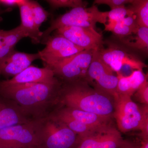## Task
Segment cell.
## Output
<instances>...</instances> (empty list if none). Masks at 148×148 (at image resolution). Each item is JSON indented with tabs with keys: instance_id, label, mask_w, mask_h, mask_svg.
I'll list each match as a JSON object with an SVG mask.
<instances>
[{
	"instance_id": "6da1fadb",
	"label": "cell",
	"mask_w": 148,
	"mask_h": 148,
	"mask_svg": "<svg viewBox=\"0 0 148 148\" xmlns=\"http://www.w3.org/2000/svg\"><path fill=\"white\" fill-rule=\"evenodd\" d=\"M62 82L51 83L0 84V95L14 101L29 118L42 119L60 107Z\"/></svg>"
},
{
	"instance_id": "7a4b0ae2",
	"label": "cell",
	"mask_w": 148,
	"mask_h": 148,
	"mask_svg": "<svg viewBox=\"0 0 148 148\" xmlns=\"http://www.w3.org/2000/svg\"><path fill=\"white\" fill-rule=\"evenodd\" d=\"M59 93L60 106L69 107L112 119L113 96L90 86L85 80L62 82Z\"/></svg>"
},
{
	"instance_id": "3957f363",
	"label": "cell",
	"mask_w": 148,
	"mask_h": 148,
	"mask_svg": "<svg viewBox=\"0 0 148 148\" xmlns=\"http://www.w3.org/2000/svg\"><path fill=\"white\" fill-rule=\"evenodd\" d=\"M108 11H100L95 5L88 8L79 7L72 8L51 21L49 27L42 32L41 41L61 27L74 26L95 29L97 23L105 25L108 21Z\"/></svg>"
},
{
	"instance_id": "277c9868",
	"label": "cell",
	"mask_w": 148,
	"mask_h": 148,
	"mask_svg": "<svg viewBox=\"0 0 148 148\" xmlns=\"http://www.w3.org/2000/svg\"><path fill=\"white\" fill-rule=\"evenodd\" d=\"M43 119L0 130V148H38Z\"/></svg>"
},
{
	"instance_id": "5b68a950",
	"label": "cell",
	"mask_w": 148,
	"mask_h": 148,
	"mask_svg": "<svg viewBox=\"0 0 148 148\" xmlns=\"http://www.w3.org/2000/svg\"><path fill=\"white\" fill-rule=\"evenodd\" d=\"M78 136L66 125L52 117L43 119L38 148H75Z\"/></svg>"
},
{
	"instance_id": "8992f818",
	"label": "cell",
	"mask_w": 148,
	"mask_h": 148,
	"mask_svg": "<svg viewBox=\"0 0 148 148\" xmlns=\"http://www.w3.org/2000/svg\"><path fill=\"white\" fill-rule=\"evenodd\" d=\"M95 51L84 50L48 67L62 82L85 80Z\"/></svg>"
},
{
	"instance_id": "52a82bcc",
	"label": "cell",
	"mask_w": 148,
	"mask_h": 148,
	"mask_svg": "<svg viewBox=\"0 0 148 148\" xmlns=\"http://www.w3.org/2000/svg\"><path fill=\"white\" fill-rule=\"evenodd\" d=\"M106 44L107 47L103 46L97 52L103 62L114 72H120L124 66L134 70H143L147 67L136 54L120 42H109Z\"/></svg>"
},
{
	"instance_id": "ba28073f",
	"label": "cell",
	"mask_w": 148,
	"mask_h": 148,
	"mask_svg": "<svg viewBox=\"0 0 148 148\" xmlns=\"http://www.w3.org/2000/svg\"><path fill=\"white\" fill-rule=\"evenodd\" d=\"M113 117L120 132L125 133L140 130L142 124L141 106L133 102L132 97L127 95H115Z\"/></svg>"
},
{
	"instance_id": "9c48e42d",
	"label": "cell",
	"mask_w": 148,
	"mask_h": 148,
	"mask_svg": "<svg viewBox=\"0 0 148 148\" xmlns=\"http://www.w3.org/2000/svg\"><path fill=\"white\" fill-rule=\"evenodd\" d=\"M45 48L38 52L44 67L48 68L84 50L61 35L49 36L41 42Z\"/></svg>"
},
{
	"instance_id": "30bf717a",
	"label": "cell",
	"mask_w": 148,
	"mask_h": 148,
	"mask_svg": "<svg viewBox=\"0 0 148 148\" xmlns=\"http://www.w3.org/2000/svg\"><path fill=\"white\" fill-rule=\"evenodd\" d=\"M86 81L93 87L114 97L116 95L117 77L114 72L98 55L95 51L88 68Z\"/></svg>"
},
{
	"instance_id": "8fae6325",
	"label": "cell",
	"mask_w": 148,
	"mask_h": 148,
	"mask_svg": "<svg viewBox=\"0 0 148 148\" xmlns=\"http://www.w3.org/2000/svg\"><path fill=\"white\" fill-rule=\"evenodd\" d=\"M55 34L63 36L84 50L98 51L104 46L103 35L90 27H64L56 30Z\"/></svg>"
},
{
	"instance_id": "7c38bea8",
	"label": "cell",
	"mask_w": 148,
	"mask_h": 148,
	"mask_svg": "<svg viewBox=\"0 0 148 148\" xmlns=\"http://www.w3.org/2000/svg\"><path fill=\"white\" fill-rule=\"evenodd\" d=\"M123 140L120 132L113 126L84 137H78L75 148H116Z\"/></svg>"
},
{
	"instance_id": "4fadbf2b",
	"label": "cell",
	"mask_w": 148,
	"mask_h": 148,
	"mask_svg": "<svg viewBox=\"0 0 148 148\" xmlns=\"http://www.w3.org/2000/svg\"><path fill=\"white\" fill-rule=\"evenodd\" d=\"M38 59L40 57L38 53H26L14 49L0 63V77H13Z\"/></svg>"
},
{
	"instance_id": "5bb4252c",
	"label": "cell",
	"mask_w": 148,
	"mask_h": 148,
	"mask_svg": "<svg viewBox=\"0 0 148 148\" xmlns=\"http://www.w3.org/2000/svg\"><path fill=\"white\" fill-rule=\"evenodd\" d=\"M60 80L49 68H41L31 65L23 71L10 79L0 80L3 85L27 83H51Z\"/></svg>"
},
{
	"instance_id": "9a60e30c",
	"label": "cell",
	"mask_w": 148,
	"mask_h": 148,
	"mask_svg": "<svg viewBox=\"0 0 148 148\" xmlns=\"http://www.w3.org/2000/svg\"><path fill=\"white\" fill-rule=\"evenodd\" d=\"M51 114L67 117L99 130H106L114 126L111 119L64 106L59 107Z\"/></svg>"
},
{
	"instance_id": "2e32d148",
	"label": "cell",
	"mask_w": 148,
	"mask_h": 148,
	"mask_svg": "<svg viewBox=\"0 0 148 148\" xmlns=\"http://www.w3.org/2000/svg\"><path fill=\"white\" fill-rule=\"evenodd\" d=\"M32 120L14 101L0 95V130Z\"/></svg>"
},
{
	"instance_id": "e0dca14e",
	"label": "cell",
	"mask_w": 148,
	"mask_h": 148,
	"mask_svg": "<svg viewBox=\"0 0 148 148\" xmlns=\"http://www.w3.org/2000/svg\"><path fill=\"white\" fill-rule=\"evenodd\" d=\"M118 82L116 94L132 97L147 78L148 75L143 70H135L129 75L124 76L121 72L116 73Z\"/></svg>"
},
{
	"instance_id": "ac0fdd59",
	"label": "cell",
	"mask_w": 148,
	"mask_h": 148,
	"mask_svg": "<svg viewBox=\"0 0 148 148\" xmlns=\"http://www.w3.org/2000/svg\"><path fill=\"white\" fill-rule=\"evenodd\" d=\"M18 7L20 12L21 28L26 32L27 37L31 39L33 43H40L42 32L37 28L35 24L32 11L27 4V0H23Z\"/></svg>"
},
{
	"instance_id": "d6986e66",
	"label": "cell",
	"mask_w": 148,
	"mask_h": 148,
	"mask_svg": "<svg viewBox=\"0 0 148 148\" xmlns=\"http://www.w3.org/2000/svg\"><path fill=\"white\" fill-rule=\"evenodd\" d=\"M26 37L27 34L20 25L9 31L0 29V63L14 50L20 40Z\"/></svg>"
},
{
	"instance_id": "ffe728a7",
	"label": "cell",
	"mask_w": 148,
	"mask_h": 148,
	"mask_svg": "<svg viewBox=\"0 0 148 148\" xmlns=\"http://www.w3.org/2000/svg\"><path fill=\"white\" fill-rule=\"evenodd\" d=\"M119 39L121 43L130 49L148 53V28L139 27L135 33Z\"/></svg>"
},
{
	"instance_id": "44dd1931",
	"label": "cell",
	"mask_w": 148,
	"mask_h": 148,
	"mask_svg": "<svg viewBox=\"0 0 148 148\" xmlns=\"http://www.w3.org/2000/svg\"><path fill=\"white\" fill-rule=\"evenodd\" d=\"M49 116L52 117L53 118L63 122L71 130L77 135L79 137H84L91 135L95 132L104 131L109 129V128L106 130H99L90 127L75 120L62 116L51 114Z\"/></svg>"
},
{
	"instance_id": "7402d4cb",
	"label": "cell",
	"mask_w": 148,
	"mask_h": 148,
	"mask_svg": "<svg viewBox=\"0 0 148 148\" xmlns=\"http://www.w3.org/2000/svg\"><path fill=\"white\" fill-rule=\"evenodd\" d=\"M130 4L138 26L148 28V0H133Z\"/></svg>"
},
{
	"instance_id": "603a6c76",
	"label": "cell",
	"mask_w": 148,
	"mask_h": 148,
	"mask_svg": "<svg viewBox=\"0 0 148 148\" xmlns=\"http://www.w3.org/2000/svg\"><path fill=\"white\" fill-rule=\"evenodd\" d=\"M27 3L32 11L35 24L40 29L42 23L47 20L49 14L36 1L27 0Z\"/></svg>"
},
{
	"instance_id": "cb8c5ba5",
	"label": "cell",
	"mask_w": 148,
	"mask_h": 148,
	"mask_svg": "<svg viewBox=\"0 0 148 148\" xmlns=\"http://www.w3.org/2000/svg\"><path fill=\"white\" fill-rule=\"evenodd\" d=\"M53 10L62 8H86L88 2L82 0H47L46 1Z\"/></svg>"
},
{
	"instance_id": "d4e9b609",
	"label": "cell",
	"mask_w": 148,
	"mask_h": 148,
	"mask_svg": "<svg viewBox=\"0 0 148 148\" xmlns=\"http://www.w3.org/2000/svg\"><path fill=\"white\" fill-rule=\"evenodd\" d=\"M105 31L112 32L118 38L127 36L135 33L131 28L121 22L116 23L107 22L105 24Z\"/></svg>"
},
{
	"instance_id": "484cf974",
	"label": "cell",
	"mask_w": 148,
	"mask_h": 148,
	"mask_svg": "<svg viewBox=\"0 0 148 148\" xmlns=\"http://www.w3.org/2000/svg\"><path fill=\"white\" fill-rule=\"evenodd\" d=\"M134 13L130 7L124 6L111 10L108 11V21L109 23L121 22L126 16L133 15Z\"/></svg>"
},
{
	"instance_id": "4316f807",
	"label": "cell",
	"mask_w": 148,
	"mask_h": 148,
	"mask_svg": "<svg viewBox=\"0 0 148 148\" xmlns=\"http://www.w3.org/2000/svg\"><path fill=\"white\" fill-rule=\"evenodd\" d=\"M146 79L142 85L134 93V98L142 105H148V82Z\"/></svg>"
},
{
	"instance_id": "83f0119b",
	"label": "cell",
	"mask_w": 148,
	"mask_h": 148,
	"mask_svg": "<svg viewBox=\"0 0 148 148\" xmlns=\"http://www.w3.org/2000/svg\"><path fill=\"white\" fill-rule=\"evenodd\" d=\"M142 120L140 136L142 140H148V105H142Z\"/></svg>"
},
{
	"instance_id": "f1b7e54d",
	"label": "cell",
	"mask_w": 148,
	"mask_h": 148,
	"mask_svg": "<svg viewBox=\"0 0 148 148\" xmlns=\"http://www.w3.org/2000/svg\"><path fill=\"white\" fill-rule=\"evenodd\" d=\"M133 0H95L93 5H106L111 10L124 6L127 4H131Z\"/></svg>"
},
{
	"instance_id": "f546056e",
	"label": "cell",
	"mask_w": 148,
	"mask_h": 148,
	"mask_svg": "<svg viewBox=\"0 0 148 148\" xmlns=\"http://www.w3.org/2000/svg\"><path fill=\"white\" fill-rule=\"evenodd\" d=\"M23 1V0H0V6L11 8L18 6Z\"/></svg>"
},
{
	"instance_id": "4dcf8cb0",
	"label": "cell",
	"mask_w": 148,
	"mask_h": 148,
	"mask_svg": "<svg viewBox=\"0 0 148 148\" xmlns=\"http://www.w3.org/2000/svg\"><path fill=\"white\" fill-rule=\"evenodd\" d=\"M140 144L127 140H123L121 144L116 148H140Z\"/></svg>"
},
{
	"instance_id": "1f68e13d",
	"label": "cell",
	"mask_w": 148,
	"mask_h": 148,
	"mask_svg": "<svg viewBox=\"0 0 148 148\" xmlns=\"http://www.w3.org/2000/svg\"><path fill=\"white\" fill-rule=\"evenodd\" d=\"M12 10V9L11 8H8L6 9L2 8L1 6H0V22L2 21L3 19L2 16V14L6 13V12H10Z\"/></svg>"
},
{
	"instance_id": "d6a6232c",
	"label": "cell",
	"mask_w": 148,
	"mask_h": 148,
	"mask_svg": "<svg viewBox=\"0 0 148 148\" xmlns=\"http://www.w3.org/2000/svg\"><path fill=\"white\" fill-rule=\"evenodd\" d=\"M140 148H148V140H142Z\"/></svg>"
},
{
	"instance_id": "836d02e7",
	"label": "cell",
	"mask_w": 148,
	"mask_h": 148,
	"mask_svg": "<svg viewBox=\"0 0 148 148\" xmlns=\"http://www.w3.org/2000/svg\"></svg>"
}]
</instances>
